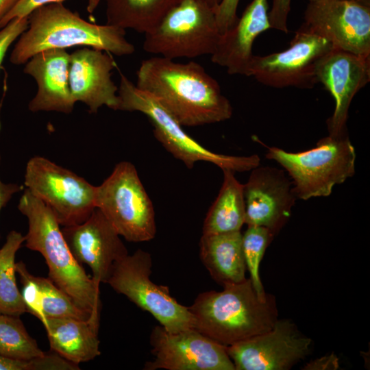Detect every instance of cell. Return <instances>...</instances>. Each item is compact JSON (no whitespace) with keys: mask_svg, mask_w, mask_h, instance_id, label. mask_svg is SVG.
<instances>
[{"mask_svg":"<svg viewBox=\"0 0 370 370\" xmlns=\"http://www.w3.org/2000/svg\"><path fill=\"white\" fill-rule=\"evenodd\" d=\"M16 271L23 284L21 295L27 312L36 317L41 321L42 314L40 304V292L34 275H32L23 262L16 263Z\"/></svg>","mask_w":370,"mask_h":370,"instance_id":"cell-29","label":"cell"},{"mask_svg":"<svg viewBox=\"0 0 370 370\" xmlns=\"http://www.w3.org/2000/svg\"><path fill=\"white\" fill-rule=\"evenodd\" d=\"M114 66L109 53L101 49L84 47L71 53L69 81L75 103H85L91 113L103 106L117 110L118 87L111 78Z\"/></svg>","mask_w":370,"mask_h":370,"instance_id":"cell-18","label":"cell"},{"mask_svg":"<svg viewBox=\"0 0 370 370\" xmlns=\"http://www.w3.org/2000/svg\"><path fill=\"white\" fill-rule=\"evenodd\" d=\"M338 367V358L331 354L309 362L305 367V369H336Z\"/></svg>","mask_w":370,"mask_h":370,"instance_id":"cell-36","label":"cell"},{"mask_svg":"<svg viewBox=\"0 0 370 370\" xmlns=\"http://www.w3.org/2000/svg\"><path fill=\"white\" fill-rule=\"evenodd\" d=\"M274 236L265 227L248 226L243 234V251L250 280L258 295L262 300L269 296L264 291L260 277V264L265 250Z\"/></svg>","mask_w":370,"mask_h":370,"instance_id":"cell-28","label":"cell"},{"mask_svg":"<svg viewBox=\"0 0 370 370\" xmlns=\"http://www.w3.org/2000/svg\"><path fill=\"white\" fill-rule=\"evenodd\" d=\"M151 267L150 254L138 249L114 263L106 283L149 312L167 331L177 332L193 328L188 308L172 297L168 286L151 280Z\"/></svg>","mask_w":370,"mask_h":370,"instance_id":"cell-9","label":"cell"},{"mask_svg":"<svg viewBox=\"0 0 370 370\" xmlns=\"http://www.w3.org/2000/svg\"><path fill=\"white\" fill-rule=\"evenodd\" d=\"M61 230L73 257L90 267L98 286L107 282L114 263L128 254L120 235L97 208L82 223Z\"/></svg>","mask_w":370,"mask_h":370,"instance_id":"cell-17","label":"cell"},{"mask_svg":"<svg viewBox=\"0 0 370 370\" xmlns=\"http://www.w3.org/2000/svg\"><path fill=\"white\" fill-rule=\"evenodd\" d=\"M24 185L63 227L82 223L96 208V186L42 156L27 162Z\"/></svg>","mask_w":370,"mask_h":370,"instance_id":"cell-10","label":"cell"},{"mask_svg":"<svg viewBox=\"0 0 370 370\" xmlns=\"http://www.w3.org/2000/svg\"><path fill=\"white\" fill-rule=\"evenodd\" d=\"M317 83L322 84L333 97L335 108L327 120L329 135L347 134L349 108L355 95L370 81V56H362L332 48L319 60Z\"/></svg>","mask_w":370,"mask_h":370,"instance_id":"cell-15","label":"cell"},{"mask_svg":"<svg viewBox=\"0 0 370 370\" xmlns=\"http://www.w3.org/2000/svg\"><path fill=\"white\" fill-rule=\"evenodd\" d=\"M269 29L267 0H252L236 23L221 34L212 62L225 67L230 75L249 76L254 42Z\"/></svg>","mask_w":370,"mask_h":370,"instance_id":"cell-20","label":"cell"},{"mask_svg":"<svg viewBox=\"0 0 370 370\" xmlns=\"http://www.w3.org/2000/svg\"><path fill=\"white\" fill-rule=\"evenodd\" d=\"M240 0H222L216 10V20L221 34L238 21L237 8Z\"/></svg>","mask_w":370,"mask_h":370,"instance_id":"cell-32","label":"cell"},{"mask_svg":"<svg viewBox=\"0 0 370 370\" xmlns=\"http://www.w3.org/2000/svg\"><path fill=\"white\" fill-rule=\"evenodd\" d=\"M150 343L154 359L145 363V370H235L226 346L193 328L170 332L157 325Z\"/></svg>","mask_w":370,"mask_h":370,"instance_id":"cell-13","label":"cell"},{"mask_svg":"<svg viewBox=\"0 0 370 370\" xmlns=\"http://www.w3.org/2000/svg\"><path fill=\"white\" fill-rule=\"evenodd\" d=\"M18 0H0V21L13 8Z\"/></svg>","mask_w":370,"mask_h":370,"instance_id":"cell-38","label":"cell"},{"mask_svg":"<svg viewBox=\"0 0 370 370\" xmlns=\"http://www.w3.org/2000/svg\"><path fill=\"white\" fill-rule=\"evenodd\" d=\"M63 1L64 0H18L13 8L0 21V29L14 18L29 16L33 11L41 6Z\"/></svg>","mask_w":370,"mask_h":370,"instance_id":"cell-31","label":"cell"},{"mask_svg":"<svg viewBox=\"0 0 370 370\" xmlns=\"http://www.w3.org/2000/svg\"><path fill=\"white\" fill-rule=\"evenodd\" d=\"M95 206L126 241L138 243L154 238L153 204L131 162L118 163L110 176L96 186Z\"/></svg>","mask_w":370,"mask_h":370,"instance_id":"cell-8","label":"cell"},{"mask_svg":"<svg viewBox=\"0 0 370 370\" xmlns=\"http://www.w3.org/2000/svg\"><path fill=\"white\" fill-rule=\"evenodd\" d=\"M24 241L21 233L12 230L0 249V314L19 317L27 312L16 281L15 256Z\"/></svg>","mask_w":370,"mask_h":370,"instance_id":"cell-25","label":"cell"},{"mask_svg":"<svg viewBox=\"0 0 370 370\" xmlns=\"http://www.w3.org/2000/svg\"><path fill=\"white\" fill-rule=\"evenodd\" d=\"M245 223L269 230L275 236L291 217L297 197L284 171L257 166L243 184Z\"/></svg>","mask_w":370,"mask_h":370,"instance_id":"cell-16","label":"cell"},{"mask_svg":"<svg viewBox=\"0 0 370 370\" xmlns=\"http://www.w3.org/2000/svg\"><path fill=\"white\" fill-rule=\"evenodd\" d=\"M0 370H32V361L0 355Z\"/></svg>","mask_w":370,"mask_h":370,"instance_id":"cell-35","label":"cell"},{"mask_svg":"<svg viewBox=\"0 0 370 370\" xmlns=\"http://www.w3.org/2000/svg\"><path fill=\"white\" fill-rule=\"evenodd\" d=\"M86 46L118 56L135 51L125 38V29L89 23L66 8L62 2L49 3L33 11L10 56L12 64H25L36 53L51 49Z\"/></svg>","mask_w":370,"mask_h":370,"instance_id":"cell-3","label":"cell"},{"mask_svg":"<svg viewBox=\"0 0 370 370\" xmlns=\"http://www.w3.org/2000/svg\"><path fill=\"white\" fill-rule=\"evenodd\" d=\"M181 0H106V24L146 34Z\"/></svg>","mask_w":370,"mask_h":370,"instance_id":"cell-24","label":"cell"},{"mask_svg":"<svg viewBox=\"0 0 370 370\" xmlns=\"http://www.w3.org/2000/svg\"><path fill=\"white\" fill-rule=\"evenodd\" d=\"M328 1V0H308V1ZM352 1H367V0H352Z\"/></svg>","mask_w":370,"mask_h":370,"instance_id":"cell-41","label":"cell"},{"mask_svg":"<svg viewBox=\"0 0 370 370\" xmlns=\"http://www.w3.org/2000/svg\"><path fill=\"white\" fill-rule=\"evenodd\" d=\"M32 370H79V365L73 363L58 354H44L31 360Z\"/></svg>","mask_w":370,"mask_h":370,"instance_id":"cell-33","label":"cell"},{"mask_svg":"<svg viewBox=\"0 0 370 370\" xmlns=\"http://www.w3.org/2000/svg\"><path fill=\"white\" fill-rule=\"evenodd\" d=\"M69 58L65 49H51L36 53L25 63L23 72L33 77L38 85L28 105L30 111L72 112L75 101L69 86Z\"/></svg>","mask_w":370,"mask_h":370,"instance_id":"cell-19","label":"cell"},{"mask_svg":"<svg viewBox=\"0 0 370 370\" xmlns=\"http://www.w3.org/2000/svg\"><path fill=\"white\" fill-rule=\"evenodd\" d=\"M44 354L19 317L0 314L1 356L29 360Z\"/></svg>","mask_w":370,"mask_h":370,"instance_id":"cell-26","label":"cell"},{"mask_svg":"<svg viewBox=\"0 0 370 370\" xmlns=\"http://www.w3.org/2000/svg\"><path fill=\"white\" fill-rule=\"evenodd\" d=\"M118 110L137 111L145 114L153 126V134L162 146L175 158L192 169L197 162L214 164L220 169L243 172L259 166L257 155L235 156L211 151L185 132L182 126L149 93L139 89L121 73L118 87Z\"/></svg>","mask_w":370,"mask_h":370,"instance_id":"cell-6","label":"cell"},{"mask_svg":"<svg viewBox=\"0 0 370 370\" xmlns=\"http://www.w3.org/2000/svg\"><path fill=\"white\" fill-rule=\"evenodd\" d=\"M42 324L51 349L67 360L79 365L101 354L99 327L90 321L56 318L47 319Z\"/></svg>","mask_w":370,"mask_h":370,"instance_id":"cell-22","label":"cell"},{"mask_svg":"<svg viewBox=\"0 0 370 370\" xmlns=\"http://www.w3.org/2000/svg\"><path fill=\"white\" fill-rule=\"evenodd\" d=\"M366 1H309L301 25L332 48L370 56V6Z\"/></svg>","mask_w":370,"mask_h":370,"instance_id":"cell-12","label":"cell"},{"mask_svg":"<svg viewBox=\"0 0 370 370\" xmlns=\"http://www.w3.org/2000/svg\"><path fill=\"white\" fill-rule=\"evenodd\" d=\"M40 292L42 314V323L47 319L71 318L90 321L95 323L90 314L79 308L72 299L49 278L34 276Z\"/></svg>","mask_w":370,"mask_h":370,"instance_id":"cell-27","label":"cell"},{"mask_svg":"<svg viewBox=\"0 0 370 370\" xmlns=\"http://www.w3.org/2000/svg\"><path fill=\"white\" fill-rule=\"evenodd\" d=\"M27 27L28 16H26L14 18L0 29V69L8 49Z\"/></svg>","mask_w":370,"mask_h":370,"instance_id":"cell-30","label":"cell"},{"mask_svg":"<svg viewBox=\"0 0 370 370\" xmlns=\"http://www.w3.org/2000/svg\"><path fill=\"white\" fill-rule=\"evenodd\" d=\"M266 158L277 162L287 172L297 199L304 200L329 196L335 185L355 173L356 151L347 134H328L315 147L300 152L267 147Z\"/></svg>","mask_w":370,"mask_h":370,"instance_id":"cell-5","label":"cell"},{"mask_svg":"<svg viewBox=\"0 0 370 370\" xmlns=\"http://www.w3.org/2000/svg\"><path fill=\"white\" fill-rule=\"evenodd\" d=\"M220 36L214 10L197 0H181L145 34L143 49L171 60L211 56Z\"/></svg>","mask_w":370,"mask_h":370,"instance_id":"cell-7","label":"cell"},{"mask_svg":"<svg viewBox=\"0 0 370 370\" xmlns=\"http://www.w3.org/2000/svg\"><path fill=\"white\" fill-rule=\"evenodd\" d=\"M332 48L328 40L301 25L286 49L266 56L254 55L249 76L273 88H312L317 84V64Z\"/></svg>","mask_w":370,"mask_h":370,"instance_id":"cell-11","label":"cell"},{"mask_svg":"<svg viewBox=\"0 0 370 370\" xmlns=\"http://www.w3.org/2000/svg\"><path fill=\"white\" fill-rule=\"evenodd\" d=\"M312 339L290 320H277L269 331L226 347L235 370H286L307 356Z\"/></svg>","mask_w":370,"mask_h":370,"instance_id":"cell-14","label":"cell"},{"mask_svg":"<svg viewBox=\"0 0 370 370\" xmlns=\"http://www.w3.org/2000/svg\"><path fill=\"white\" fill-rule=\"evenodd\" d=\"M291 0H272L269 10V21L271 29L288 32L287 19L291 10Z\"/></svg>","mask_w":370,"mask_h":370,"instance_id":"cell-34","label":"cell"},{"mask_svg":"<svg viewBox=\"0 0 370 370\" xmlns=\"http://www.w3.org/2000/svg\"><path fill=\"white\" fill-rule=\"evenodd\" d=\"M136 76V86L153 96L182 127L216 123L232 115L219 83L197 62L151 57L142 61Z\"/></svg>","mask_w":370,"mask_h":370,"instance_id":"cell-1","label":"cell"},{"mask_svg":"<svg viewBox=\"0 0 370 370\" xmlns=\"http://www.w3.org/2000/svg\"><path fill=\"white\" fill-rule=\"evenodd\" d=\"M18 209L28 221L25 246L43 256L49 278L99 325V286L73 257L51 210L25 188Z\"/></svg>","mask_w":370,"mask_h":370,"instance_id":"cell-4","label":"cell"},{"mask_svg":"<svg viewBox=\"0 0 370 370\" xmlns=\"http://www.w3.org/2000/svg\"><path fill=\"white\" fill-rule=\"evenodd\" d=\"M199 254L212 278L221 286L247 279L241 231L202 234Z\"/></svg>","mask_w":370,"mask_h":370,"instance_id":"cell-21","label":"cell"},{"mask_svg":"<svg viewBox=\"0 0 370 370\" xmlns=\"http://www.w3.org/2000/svg\"><path fill=\"white\" fill-rule=\"evenodd\" d=\"M1 163V155H0ZM23 186L17 184H6L0 178V212L1 209L9 202L12 195L22 190Z\"/></svg>","mask_w":370,"mask_h":370,"instance_id":"cell-37","label":"cell"},{"mask_svg":"<svg viewBox=\"0 0 370 370\" xmlns=\"http://www.w3.org/2000/svg\"><path fill=\"white\" fill-rule=\"evenodd\" d=\"M223 180L219 193L205 218L202 234L241 231L245 220L243 184L234 171L223 169Z\"/></svg>","mask_w":370,"mask_h":370,"instance_id":"cell-23","label":"cell"},{"mask_svg":"<svg viewBox=\"0 0 370 370\" xmlns=\"http://www.w3.org/2000/svg\"><path fill=\"white\" fill-rule=\"evenodd\" d=\"M197 1L205 4L206 5H207L208 7L214 10L216 12L218 6L219 5L222 0H197Z\"/></svg>","mask_w":370,"mask_h":370,"instance_id":"cell-39","label":"cell"},{"mask_svg":"<svg viewBox=\"0 0 370 370\" xmlns=\"http://www.w3.org/2000/svg\"><path fill=\"white\" fill-rule=\"evenodd\" d=\"M188 308L192 328L226 347L270 330L278 320L275 297L261 299L249 278L201 293Z\"/></svg>","mask_w":370,"mask_h":370,"instance_id":"cell-2","label":"cell"},{"mask_svg":"<svg viewBox=\"0 0 370 370\" xmlns=\"http://www.w3.org/2000/svg\"><path fill=\"white\" fill-rule=\"evenodd\" d=\"M101 0H88L87 11L92 13L97 8Z\"/></svg>","mask_w":370,"mask_h":370,"instance_id":"cell-40","label":"cell"}]
</instances>
